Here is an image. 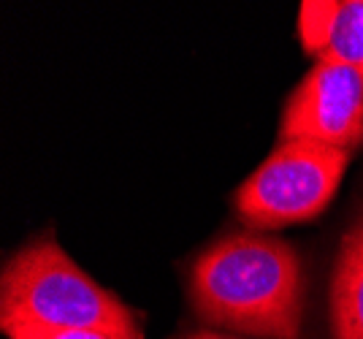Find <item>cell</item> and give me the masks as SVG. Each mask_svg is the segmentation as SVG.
<instances>
[{
  "instance_id": "1",
  "label": "cell",
  "mask_w": 363,
  "mask_h": 339,
  "mask_svg": "<svg viewBox=\"0 0 363 339\" xmlns=\"http://www.w3.org/2000/svg\"><path fill=\"white\" fill-rule=\"evenodd\" d=\"M190 301L209 326L263 339H298L303 269L296 247L257 233H230L190 269Z\"/></svg>"
},
{
  "instance_id": "2",
  "label": "cell",
  "mask_w": 363,
  "mask_h": 339,
  "mask_svg": "<svg viewBox=\"0 0 363 339\" xmlns=\"http://www.w3.org/2000/svg\"><path fill=\"white\" fill-rule=\"evenodd\" d=\"M0 318H25L55 328H84L111 339H141L136 312L82 272L52 236H38L6 261Z\"/></svg>"
},
{
  "instance_id": "3",
  "label": "cell",
  "mask_w": 363,
  "mask_h": 339,
  "mask_svg": "<svg viewBox=\"0 0 363 339\" xmlns=\"http://www.w3.org/2000/svg\"><path fill=\"white\" fill-rule=\"evenodd\" d=\"M350 163L347 150L315 141H279L236 190V212L255 228H285L331 204Z\"/></svg>"
},
{
  "instance_id": "4",
  "label": "cell",
  "mask_w": 363,
  "mask_h": 339,
  "mask_svg": "<svg viewBox=\"0 0 363 339\" xmlns=\"http://www.w3.org/2000/svg\"><path fill=\"white\" fill-rule=\"evenodd\" d=\"M279 141H315L352 152L363 144V74L315 62L282 109Z\"/></svg>"
},
{
  "instance_id": "5",
  "label": "cell",
  "mask_w": 363,
  "mask_h": 339,
  "mask_svg": "<svg viewBox=\"0 0 363 339\" xmlns=\"http://www.w3.org/2000/svg\"><path fill=\"white\" fill-rule=\"evenodd\" d=\"M328 304L333 339H363V217L342 236Z\"/></svg>"
},
{
  "instance_id": "6",
  "label": "cell",
  "mask_w": 363,
  "mask_h": 339,
  "mask_svg": "<svg viewBox=\"0 0 363 339\" xmlns=\"http://www.w3.org/2000/svg\"><path fill=\"white\" fill-rule=\"evenodd\" d=\"M318 62H339L363 74V0H336L328 38Z\"/></svg>"
},
{
  "instance_id": "7",
  "label": "cell",
  "mask_w": 363,
  "mask_h": 339,
  "mask_svg": "<svg viewBox=\"0 0 363 339\" xmlns=\"http://www.w3.org/2000/svg\"><path fill=\"white\" fill-rule=\"evenodd\" d=\"M333 11H336V0H303L298 6V41L303 52L312 55L315 60L325 47Z\"/></svg>"
},
{
  "instance_id": "8",
  "label": "cell",
  "mask_w": 363,
  "mask_h": 339,
  "mask_svg": "<svg viewBox=\"0 0 363 339\" xmlns=\"http://www.w3.org/2000/svg\"><path fill=\"white\" fill-rule=\"evenodd\" d=\"M0 328L9 339H111L106 334H98V331L55 328V326L25 321V318H0Z\"/></svg>"
},
{
  "instance_id": "9",
  "label": "cell",
  "mask_w": 363,
  "mask_h": 339,
  "mask_svg": "<svg viewBox=\"0 0 363 339\" xmlns=\"http://www.w3.org/2000/svg\"><path fill=\"white\" fill-rule=\"evenodd\" d=\"M182 339H233V337H225V334H214V331H198V334H190V337H182Z\"/></svg>"
}]
</instances>
